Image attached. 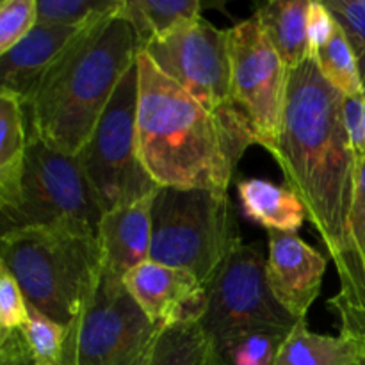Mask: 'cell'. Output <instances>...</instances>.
<instances>
[{
  "mask_svg": "<svg viewBox=\"0 0 365 365\" xmlns=\"http://www.w3.org/2000/svg\"><path fill=\"white\" fill-rule=\"evenodd\" d=\"M346 96L321 75L314 57L291 70L284 127L273 159L305 205L337 274L348 255V225L359 159L344 123Z\"/></svg>",
  "mask_w": 365,
  "mask_h": 365,
  "instance_id": "cell-1",
  "label": "cell"
},
{
  "mask_svg": "<svg viewBox=\"0 0 365 365\" xmlns=\"http://www.w3.org/2000/svg\"><path fill=\"white\" fill-rule=\"evenodd\" d=\"M135 64L138 150L146 173L159 187L228 191L239 160L255 145L248 121L205 109L145 52Z\"/></svg>",
  "mask_w": 365,
  "mask_h": 365,
  "instance_id": "cell-2",
  "label": "cell"
},
{
  "mask_svg": "<svg viewBox=\"0 0 365 365\" xmlns=\"http://www.w3.org/2000/svg\"><path fill=\"white\" fill-rule=\"evenodd\" d=\"M138 52L134 27L118 11L82 29L21 106L29 141L77 155Z\"/></svg>",
  "mask_w": 365,
  "mask_h": 365,
  "instance_id": "cell-3",
  "label": "cell"
},
{
  "mask_svg": "<svg viewBox=\"0 0 365 365\" xmlns=\"http://www.w3.org/2000/svg\"><path fill=\"white\" fill-rule=\"evenodd\" d=\"M0 264L18 282L29 305L68 328L98 280L102 252L93 235L25 228L2 234Z\"/></svg>",
  "mask_w": 365,
  "mask_h": 365,
  "instance_id": "cell-4",
  "label": "cell"
},
{
  "mask_svg": "<svg viewBox=\"0 0 365 365\" xmlns=\"http://www.w3.org/2000/svg\"><path fill=\"white\" fill-rule=\"evenodd\" d=\"M242 245L228 191L159 187L150 260L191 273L205 291Z\"/></svg>",
  "mask_w": 365,
  "mask_h": 365,
  "instance_id": "cell-5",
  "label": "cell"
},
{
  "mask_svg": "<svg viewBox=\"0 0 365 365\" xmlns=\"http://www.w3.org/2000/svg\"><path fill=\"white\" fill-rule=\"evenodd\" d=\"M163 327L148 319L123 280L102 266L66 328L63 365H146Z\"/></svg>",
  "mask_w": 365,
  "mask_h": 365,
  "instance_id": "cell-6",
  "label": "cell"
},
{
  "mask_svg": "<svg viewBox=\"0 0 365 365\" xmlns=\"http://www.w3.org/2000/svg\"><path fill=\"white\" fill-rule=\"evenodd\" d=\"M2 212V234L25 228H61L98 237L103 210L77 157L53 150L39 139L27 148L21 195Z\"/></svg>",
  "mask_w": 365,
  "mask_h": 365,
  "instance_id": "cell-7",
  "label": "cell"
},
{
  "mask_svg": "<svg viewBox=\"0 0 365 365\" xmlns=\"http://www.w3.org/2000/svg\"><path fill=\"white\" fill-rule=\"evenodd\" d=\"M138 64L123 75L77 160L103 214L152 195L159 185L139 159Z\"/></svg>",
  "mask_w": 365,
  "mask_h": 365,
  "instance_id": "cell-8",
  "label": "cell"
},
{
  "mask_svg": "<svg viewBox=\"0 0 365 365\" xmlns=\"http://www.w3.org/2000/svg\"><path fill=\"white\" fill-rule=\"evenodd\" d=\"M232 100L246 118L255 145L274 155L284 127L291 70L255 18L228 29Z\"/></svg>",
  "mask_w": 365,
  "mask_h": 365,
  "instance_id": "cell-9",
  "label": "cell"
},
{
  "mask_svg": "<svg viewBox=\"0 0 365 365\" xmlns=\"http://www.w3.org/2000/svg\"><path fill=\"white\" fill-rule=\"evenodd\" d=\"M139 52L205 109L246 121L232 100L228 31L200 16L152 39Z\"/></svg>",
  "mask_w": 365,
  "mask_h": 365,
  "instance_id": "cell-10",
  "label": "cell"
},
{
  "mask_svg": "<svg viewBox=\"0 0 365 365\" xmlns=\"http://www.w3.org/2000/svg\"><path fill=\"white\" fill-rule=\"evenodd\" d=\"M209 303L200 327L212 344L232 334L271 330L291 334L299 323L271 292L266 257L255 245H241L210 285Z\"/></svg>",
  "mask_w": 365,
  "mask_h": 365,
  "instance_id": "cell-11",
  "label": "cell"
},
{
  "mask_svg": "<svg viewBox=\"0 0 365 365\" xmlns=\"http://www.w3.org/2000/svg\"><path fill=\"white\" fill-rule=\"evenodd\" d=\"M123 284L157 327L200 323L209 292L191 273L146 260L123 277Z\"/></svg>",
  "mask_w": 365,
  "mask_h": 365,
  "instance_id": "cell-12",
  "label": "cell"
},
{
  "mask_svg": "<svg viewBox=\"0 0 365 365\" xmlns=\"http://www.w3.org/2000/svg\"><path fill=\"white\" fill-rule=\"evenodd\" d=\"M327 266V257L298 234L267 232V284L277 302L298 319H307L319 296Z\"/></svg>",
  "mask_w": 365,
  "mask_h": 365,
  "instance_id": "cell-13",
  "label": "cell"
},
{
  "mask_svg": "<svg viewBox=\"0 0 365 365\" xmlns=\"http://www.w3.org/2000/svg\"><path fill=\"white\" fill-rule=\"evenodd\" d=\"M88 25H36L18 45L0 56V93L16 96L20 106L27 103L43 75Z\"/></svg>",
  "mask_w": 365,
  "mask_h": 365,
  "instance_id": "cell-14",
  "label": "cell"
},
{
  "mask_svg": "<svg viewBox=\"0 0 365 365\" xmlns=\"http://www.w3.org/2000/svg\"><path fill=\"white\" fill-rule=\"evenodd\" d=\"M157 191L109 210L100 221L98 245L102 266L121 280L125 274L150 260L152 207Z\"/></svg>",
  "mask_w": 365,
  "mask_h": 365,
  "instance_id": "cell-15",
  "label": "cell"
},
{
  "mask_svg": "<svg viewBox=\"0 0 365 365\" xmlns=\"http://www.w3.org/2000/svg\"><path fill=\"white\" fill-rule=\"evenodd\" d=\"M341 334L359 339L365 324V159H359V180L348 225V255L339 274V292L328 302Z\"/></svg>",
  "mask_w": 365,
  "mask_h": 365,
  "instance_id": "cell-16",
  "label": "cell"
},
{
  "mask_svg": "<svg viewBox=\"0 0 365 365\" xmlns=\"http://www.w3.org/2000/svg\"><path fill=\"white\" fill-rule=\"evenodd\" d=\"M237 192L245 216L267 232L298 234L305 223V205L291 187L262 178H241L237 180Z\"/></svg>",
  "mask_w": 365,
  "mask_h": 365,
  "instance_id": "cell-17",
  "label": "cell"
},
{
  "mask_svg": "<svg viewBox=\"0 0 365 365\" xmlns=\"http://www.w3.org/2000/svg\"><path fill=\"white\" fill-rule=\"evenodd\" d=\"M310 0H271L255 9V18L289 70L312 57L309 41Z\"/></svg>",
  "mask_w": 365,
  "mask_h": 365,
  "instance_id": "cell-18",
  "label": "cell"
},
{
  "mask_svg": "<svg viewBox=\"0 0 365 365\" xmlns=\"http://www.w3.org/2000/svg\"><path fill=\"white\" fill-rule=\"evenodd\" d=\"M29 135L16 96L0 93V210L13 209L21 195Z\"/></svg>",
  "mask_w": 365,
  "mask_h": 365,
  "instance_id": "cell-19",
  "label": "cell"
},
{
  "mask_svg": "<svg viewBox=\"0 0 365 365\" xmlns=\"http://www.w3.org/2000/svg\"><path fill=\"white\" fill-rule=\"evenodd\" d=\"M359 359L356 339L312 334L303 321L287 335L274 365H359Z\"/></svg>",
  "mask_w": 365,
  "mask_h": 365,
  "instance_id": "cell-20",
  "label": "cell"
},
{
  "mask_svg": "<svg viewBox=\"0 0 365 365\" xmlns=\"http://www.w3.org/2000/svg\"><path fill=\"white\" fill-rule=\"evenodd\" d=\"M202 9L198 0H123L118 14L130 21L143 50L152 39L202 16Z\"/></svg>",
  "mask_w": 365,
  "mask_h": 365,
  "instance_id": "cell-21",
  "label": "cell"
},
{
  "mask_svg": "<svg viewBox=\"0 0 365 365\" xmlns=\"http://www.w3.org/2000/svg\"><path fill=\"white\" fill-rule=\"evenodd\" d=\"M146 365H220V360L200 323H178L163 328Z\"/></svg>",
  "mask_w": 365,
  "mask_h": 365,
  "instance_id": "cell-22",
  "label": "cell"
},
{
  "mask_svg": "<svg viewBox=\"0 0 365 365\" xmlns=\"http://www.w3.org/2000/svg\"><path fill=\"white\" fill-rule=\"evenodd\" d=\"M289 334L248 330L232 334L214 344L220 365H274Z\"/></svg>",
  "mask_w": 365,
  "mask_h": 365,
  "instance_id": "cell-23",
  "label": "cell"
},
{
  "mask_svg": "<svg viewBox=\"0 0 365 365\" xmlns=\"http://www.w3.org/2000/svg\"><path fill=\"white\" fill-rule=\"evenodd\" d=\"M321 75L334 86L337 91L348 98H360L364 95L362 81H360L359 66L355 53L346 38L344 31L337 24L330 41L312 53Z\"/></svg>",
  "mask_w": 365,
  "mask_h": 365,
  "instance_id": "cell-24",
  "label": "cell"
},
{
  "mask_svg": "<svg viewBox=\"0 0 365 365\" xmlns=\"http://www.w3.org/2000/svg\"><path fill=\"white\" fill-rule=\"evenodd\" d=\"M123 0H38V24L82 27L120 9Z\"/></svg>",
  "mask_w": 365,
  "mask_h": 365,
  "instance_id": "cell-25",
  "label": "cell"
},
{
  "mask_svg": "<svg viewBox=\"0 0 365 365\" xmlns=\"http://www.w3.org/2000/svg\"><path fill=\"white\" fill-rule=\"evenodd\" d=\"M34 356L36 365H63V346L66 328L29 305V319L20 328Z\"/></svg>",
  "mask_w": 365,
  "mask_h": 365,
  "instance_id": "cell-26",
  "label": "cell"
},
{
  "mask_svg": "<svg viewBox=\"0 0 365 365\" xmlns=\"http://www.w3.org/2000/svg\"><path fill=\"white\" fill-rule=\"evenodd\" d=\"M324 4L351 45L365 95V0H327Z\"/></svg>",
  "mask_w": 365,
  "mask_h": 365,
  "instance_id": "cell-27",
  "label": "cell"
},
{
  "mask_svg": "<svg viewBox=\"0 0 365 365\" xmlns=\"http://www.w3.org/2000/svg\"><path fill=\"white\" fill-rule=\"evenodd\" d=\"M38 25V0L0 2V56L9 52Z\"/></svg>",
  "mask_w": 365,
  "mask_h": 365,
  "instance_id": "cell-28",
  "label": "cell"
},
{
  "mask_svg": "<svg viewBox=\"0 0 365 365\" xmlns=\"http://www.w3.org/2000/svg\"><path fill=\"white\" fill-rule=\"evenodd\" d=\"M27 319V299L9 269L0 264V335L20 330Z\"/></svg>",
  "mask_w": 365,
  "mask_h": 365,
  "instance_id": "cell-29",
  "label": "cell"
},
{
  "mask_svg": "<svg viewBox=\"0 0 365 365\" xmlns=\"http://www.w3.org/2000/svg\"><path fill=\"white\" fill-rule=\"evenodd\" d=\"M307 27H309L310 52L314 53L330 41L335 29H337V21L328 11L327 4L319 2V0H310Z\"/></svg>",
  "mask_w": 365,
  "mask_h": 365,
  "instance_id": "cell-30",
  "label": "cell"
},
{
  "mask_svg": "<svg viewBox=\"0 0 365 365\" xmlns=\"http://www.w3.org/2000/svg\"><path fill=\"white\" fill-rule=\"evenodd\" d=\"M344 123L356 159H365V96L344 100Z\"/></svg>",
  "mask_w": 365,
  "mask_h": 365,
  "instance_id": "cell-31",
  "label": "cell"
},
{
  "mask_svg": "<svg viewBox=\"0 0 365 365\" xmlns=\"http://www.w3.org/2000/svg\"><path fill=\"white\" fill-rule=\"evenodd\" d=\"M0 365H36L21 330L0 335Z\"/></svg>",
  "mask_w": 365,
  "mask_h": 365,
  "instance_id": "cell-32",
  "label": "cell"
},
{
  "mask_svg": "<svg viewBox=\"0 0 365 365\" xmlns=\"http://www.w3.org/2000/svg\"><path fill=\"white\" fill-rule=\"evenodd\" d=\"M360 342V359H359V365H365V334L360 339H356Z\"/></svg>",
  "mask_w": 365,
  "mask_h": 365,
  "instance_id": "cell-33",
  "label": "cell"
},
{
  "mask_svg": "<svg viewBox=\"0 0 365 365\" xmlns=\"http://www.w3.org/2000/svg\"><path fill=\"white\" fill-rule=\"evenodd\" d=\"M364 334H365V324H364V331H362V335H364ZM362 335H360V337H362ZM360 337H359V339H360Z\"/></svg>",
  "mask_w": 365,
  "mask_h": 365,
  "instance_id": "cell-34",
  "label": "cell"
}]
</instances>
